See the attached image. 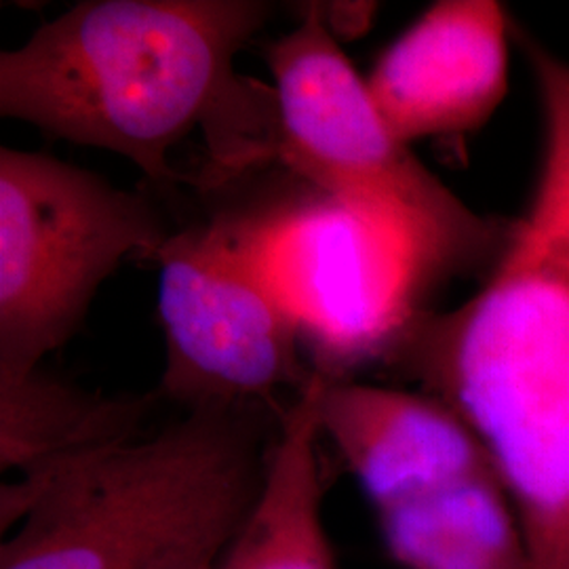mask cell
I'll return each mask as SVG.
<instances>
[{
    "label": "cell",
    "mask_w": 569,
    "mask_h": 569,
    "mask_svg": "<svg viewBox=\"0 0 569 569\" xmlns=\"http://www.w3.org/2000/svg\"><path fill=\"white\" fill-rule=\"evenodd\" d=\"M542 122L528 204L477 291L425 310L382 367L453 409L488 451L529 569H569V60L512 21Z\"/></svg>",
    "instance_id": "obj_1"
},
{
    "label": "cell",
    "mask_w": 569,
    "mask_h": 569,
    "mask_svg": "<svg viewBox=\"0 0 569 569\" xmlns=\"http://www.w3.org/2000/svg\"><path fill=\"white\" fill-rule=\"evenodd\" d=\"M268 0H82L0 53V117L100 148L159 186L192 182L171 152L201 131L204 182L277 161V100L237 56Z\"/></svg>",
    "instance_id": "obj_2"
},
{
    "label": "cell",
    "mask_w": 569,
    "mask_h": 569,
    "mask_svg": "<svg viewBox=\"0 0 569 569\" xmlns=\"http://www.w3.org/2000/svg\"><path fill=\"white\" fill-rule=\"evenodd\" d=\"M284 407L188 409L152 437L0 489V569H211L243 523Z\"/></svg>",
    "instance_id": "obj_3"
},
{
    "label": "cell",
    "mask_w": 569,
    "mask_h": 569,
    "mask_svg": "<svg viewBox=\"0 0 569 569\" xmlns=\"http://www.w3.org/2000/svg\"><path fill=\"white\" fill-rule=\"evenodd\" d=\"M262 56L277 100L279 163L385 228L432 293L458 279L481 281L509 243L512 218L468 207L390 133L321 2L306 4L300 23L266 42Z\"/></svg>",
    "instance_id": "obj_4"
},
{
    "label": "cell",
    "mask_w": 569,
    "mask_h": 569,
    "mask_svg": "<svg viewBox=\"0 0 569 569\" xmlns=\"http://www.w3.org/2000/svg\"><path fill=\"white\" fill-rule=\"evenodd\" d=\"M173 230L148 197L58 157L0 148V378L68 345L127 260L157 262Z\"/></svg>",
    "instance_id": "obj_5"
},
{
    "label": "cell",
    "mask_w": 569,
    "mask_h": 569,
    "mask_svg": "<svg viewBox=\"0 0 569 569\" xmlns=\"http://www.w3.org/2000/svg\"><path fill=\"white\" fill-rule=\"evenodd\" d=\"M157 308L164 369L159 397L188 409L283 407L315 371L302 363V336L234 216L190 226L159 253Z\"/></svg>",
    "instance_id": "obj_6"
},
{
    "label": "cell",
    "mask_w": 569,
    "mask_h": 569,
    "mask_svg": "<svg viewBox=\"0 0 569 569\" xmlns=\"http://www.w3.org/2000/svg\"><path fill=\"white\" fill-rule=\"evenodd\" d=\"M234 220L298 321L315 373L333 380L382 366L406 327L430 310L432 289L406 249L336 197L308 188Z\"/></svg>",
    "instance_id": "obj_7"
},
{
    "label": "cell",
    "mask_w": 569,
    "mask_h": 569,
    "mask_svg": "<svg viewBox=\"0 0 569 569\" xmlns=\"http://www.w3.org/2000/svg\"><path fill=\"white\" fill-rule=\"evenodd\" d=\"M510 42L500 2H435L373 63L369 98L406 146L475 133L507 98Z\"/></svg>",
    "instance_id": "obj_8"
},
{
    "label": "cell",
    "mask_w": 569,
    "mask_h": 569,
    "mask_svg": "<svg viewBox=\"0 0 569 569\" xmlns=\"http://www.w3.org/2000/svg\"><path fill=\"white\" fill-rule=\"evenodd\" d=\"M319 425L376 512L496 470L467 422L420 390L321 376Z\"/></svg>",
    "instance_id": "obj_9"
},
{
    "label": "cell",
    "mask_w": 569,
    "mask_h": 569,
    "mask_svg": "<svg viewBox=\"0 0 569 569\" xmlns=\"http://www.w3.org/2000/svg\"><path fill=\"white\" fill-rule=\"evenodd\" d=\"M321 376L281 411L264 481L211 569H338L323 521Z\"/></svg>",
    "instance_id": "obj_10"
},
{
    "label": "cell",
    "mask_w": 569,
    "mask_h": 569,
    "mask_svg": "<svg viewBox=\"0 0 569 569\" xmlns=\"http://www.w3.org/2000/svg\"><path fill=\"white\" fill-rule=\"evenodd\" d=\"M159 395L106 397L42 367L0 378V468L41 477L77 458L142 437Z\"/></svg>",
    "instance_id": "obj_11"
},
{
    "label": "cell",
    "mask_w": 569,
    "mask_h": 569,
    "mask_svg": "<svg viewBox=\"0 0 569 569\" xmlns=\"http://www.w3.org/2000/svg\"><path fill=\"white\" fill-rule=\"evenodd\" d=\"M376 517L385 549L403 569H529L523 529L496 470Z\"/></svg>",
    "instance_id": "obj_12"
},
{
    "label": "cell",
    "mask_w": 569,
    "mask_h": 569,
    "mask_svg": "<svg viewBox=\"0 0 569 569\" xmlns=\"http://www.w3.org/2000/svg\"><path fill=\"white\" fill-rule=\"evenodd\" d=\"M378 4L369 2H321V13L336 39H352L371 26Z\"/></svg>",
    "instance_id": "obj_13"
}]
</instances>
